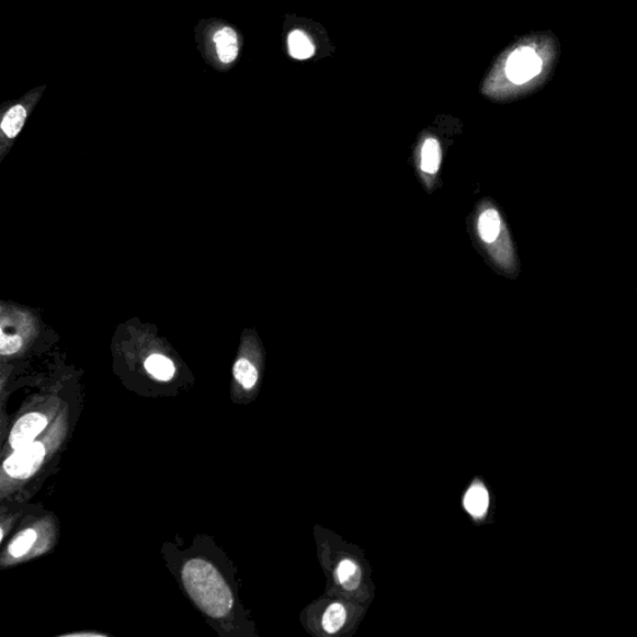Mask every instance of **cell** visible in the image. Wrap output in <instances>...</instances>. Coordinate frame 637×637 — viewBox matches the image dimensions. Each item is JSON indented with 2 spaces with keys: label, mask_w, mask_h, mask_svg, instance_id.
<instances>
[{
  "label": "cell",
  "mask_w": 637,
  "mask_h": 637,
  "mask_svg": "<svg viewBox=\"0 0 637 637\" xmlns=\"http://www.w3.org/2000/svg\"><path fill=\"white\" fill-rule=\"evenodd\" d=\"M195 39L203 60L219 72L232 70L243 49V35L238 27L219 18L202 20L195 27Z\"/></svg>",
  "instance_id": "obj_1"
},
{
  "label": "cell",
  "mask_w": 637,
  "mask_h": 637,
  "mask_svg": "<svg viewBox=\"0 0 637 637\" xmlns=\"http://www.w3.org/2000/svg\"><path fill=\"white\" fill-rule=\"evenodd\" d=\"M182 579L193 602L208 616H227L234 606L232 593L217 569L202 559H192L182 570Z\"/></svg>",
  "instance_id": "obj_2"
},
{
  "label": "cell",
  "mask_w": 637,
  "mask_h": 637,
  "mask_svg": "<svg viewBox=\"0 0 637 637\" xmlns=\"http://www.w3.org/2000/svg\"><path fill=\"white\" fill-rule=\"evenodd\" d=\"M45 89L46 86H42L27 91L22 99L9 105L4 111L0 128H2V133L7 138H15L21 134L27 116H30L32 109L41 100Z\"/></svg>",
  "instance_id": "obj_3"
},
{
  "label": "cell",
  "mask_w": 637,
  "mask_h": 637,
  "mask_svg": "<svg viewBox=\"0 0 637 637\" xmlns=\"http://www.w3.org/2000/svg\"><path fill=\"white\" fill-rule=\"evenodd\" d=\"M45 457V448L41 442L15 450L4 462L5 473L13 478H27L38 470Z\"/></svg>",
  "instance_id": "obj_4"
},
{
  "label": "cell",
  "mask_w": 637,
  "mask_h": 637,
  "mask_svg": "<svg viewBox=\"0 0 637 637\" xmlns=\"http://www.w3.org/2000/svg\"><path fill=\"white\" fill-rule=\"evenodd\" d=\"M542 71V60L531 48H522L512 53L507 62V77L514 84H524L537 77Z\"/></svg>",
  "instance_id": "obj_5"
},
{
  "label": "cell",
  "mask_w": 637,
  "mask_h": 637,
  "mask_svg": "<svg viewBox=\"0 0 637 637\" xmlns=\"http://www.w3.org/2000/svg\"><path fill=\"white\" fill-rule=\"evenodd\" d=\"M48 421L41 413H27L15 423L9 436L11 446L14 450L31 445L41 432L46 428Z\"/></svg>",
  "instance_id": "obj_6"
},
{
  "label": "cell",
  "mask_w": 637,
  "mask_h": 637,
  "mask_svg": "<svg viewBox=\"0 0 637 637\" xmlns=\"http://www.w3.org/2000/svg\"><path fill=\"white\" fill-rule=\"evenodd\" d=\"M478 232L486 243H493L501 232V218L496 209H487L478 220Z\"/></svg>",
  "instance_id": "obj_7"
},
{
  "label": "cell",
  "mask_w": 637,
  "mask_h": 637,
  "mask_svg": "<svg viewBox=\"0 0 637 637\" xmlns=\"http://www.w3.org/2000/svg\"><path fill=\"white\" fill-rule=\"evenodd\" d=\"M288 52L291 57L298 60H306L312 57L316 48L311 44L309 36L302 31H293L288 35Z\"/></svg>",
  "instance_id": "obj_8"
},
{
  "label": "cell",
  "mask_w": 637,
  "mask_h": 637,
  "mask_svg": "<svg viewBox=\"0 0 637 637\" xmlns=\"http://www.w3.org/2000/svg\"><path fill=\"white\" fill-rule=\"evenodd\" d=\"M442 151L436 138H428L422 146L421 169L423 172L435 174L441 164Z\"/></svg>",
  "instance_id": "obj_9"
},
{
  "label": "cell",
  "mask_w": 637,
  "mask_h": 637,
  "mask_svg": "<svg viewBox=\"0 0 637 637\" xmlns=\"http://www.w3.org/2000/svg\"><path fill=\"white\" fill-rule=\"evenodd\" d=\"M489 496L482 486L469 489L465 498L466 510L475 516H484L488 510Z\"/></svg>",
  "instance_id": "obj_10"
},
{
  "label": "cell",
  "mask_w": 637,
  "mask_h": 637,
  "mask_svg": "<svg viewBox=\"0 0 637 637\" xmlns=\"http://www.w3.org/2000/svg\"><path fill=\"white\" fill-rule=\"evenodd\" d=\"M146 371L157 380L169 382L174 375V365L171 360L162 355H152L146 360Z\"/></svg>",
  "instance_id": "obj_11"
},
{
  "label": "cell",
  "mask_w": 637,
  "mask_h": 637,
  "mask_svg": "<svg viewBox=\"0 0 637 637\" xmlns=\"http://www.w3.org/2000/svg\"><path fill=\"white\" fill-rule=\"evenodd\" d=\"M346 622V611L341 604H332L322 617V627L328 634L338 633Z\"/></svg>",
  "instance_id": "obj_12"
},
{
  "label": "cell",
  "mask_w": 637,
  "mask_h": 637,
  "mask_svg": "<svg viewBox=\"0 0 637 637\" xmlns=\"http://www.w3.org/2000/svg\"><path fill=\"white\" fill-rule=\"evenodd\" d=\"M234 374L236 380L241 384L244 389H252L258 380V372L251 362L247 359L238 360L235 365Z\"/></svg>",
  "instance_id": "obj_13"
},
{
  "label": "cell",
  "mask_w": 637,
  "mask_h": 637,
  "mask_svg": "<svg viewBox=\"0 0 637 637\" xmlns=\"http://www.w3.org/2000/svg\"><path fill=\"white\" fill-rule=\"evenodd\" d=\"M36 541V533L33 530L22 532L9 546V553L14 558H21L30 550Z\"/></svg>",
  "instance_id": "obj_14"
},
{
  "label": "cell",
  "mask_w": 637,
  "mask_h": 637,
  "mask_svg": "<svg viewBox=\"0 0 637 637\" xmlns=\"http://www.w3.org/2000/svg\"><path fill=\"white\" fill-rule=\"evenodd\" d=\"M22 344L23 340L21 337L2 334V339H0V353L2 355L15 354L22 348Z\"/></svg>",
  "instance_id": "obj_15"
},
{
  "label": "cell",
  "mask_w": 637,
  "mask_h": 637,
  "mask_svg": "<svg viewBox=\"0 0 637 637\" xmlns=\"http://www.w3.org/2000/svg\"><path fill=\"white\" fill-rule=\"evenodd\" d=\"M356 568L357 566L352 560L341 561L338 568V579L340 583H344V581L353 575Z\"/></svg>",
  "instance_id": "obj_16"
},
{
  "label": "cell",
  "mask_w": 637,
  "mask_h": 637,
  "mask_svg": "<svg viewBox=\"0 0 637 637\" xmlns=\"http://www.w3.org/2000/svg\"><path fill=\"white\" fill-rule=\"evenodd\" d=\"M360 581H362V570L357 567L356 570L350 576L344 583H341L346 590H354L359 587Z\"/></svg>",
  "instance_id": "obj_17"
}]
</instances>
